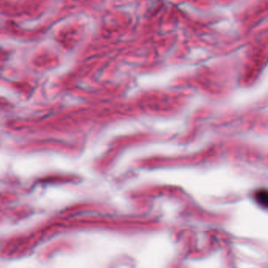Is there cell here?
<instances>
[{
	"instance_id": "obj_1",
	"label": "cell",
	"mask_w": 268,
	"mask_h": 268,
	"mask_svg": "<svg viewBox=\"0 0 268 268\" xmlns=\"http://www.w3.org/2000/svg\"><path fill=\"white\" fill-rule=\"evenodd\" d=\"M256 199L259 204L263 205V206H266L268 204V195L267 192L266 191H261L258 192L257 195H256Z\"/></svg>"
}]
</instances>
